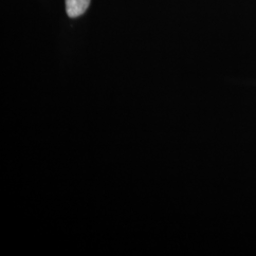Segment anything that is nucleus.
Returning a JSON list of instances; mask_svg holds the SVG:
<instances>
[{
  "label": "nucleus",
  "mask_w": 256,
  "mask_h": 256,
  "mask_svg": "<svg viewBox=\"0 0 256 256\" xmlns=\"http://www.w3.org/2000/svg\"><path fill=\"white\" fill-rule=\"evenodd\" d=\"M90 0H66V10L70 18L82 16L90 6Z\"/></svg>",
  "instance_id": "1"
}]
</instances>
